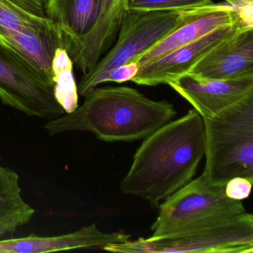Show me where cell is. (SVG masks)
Listing matches in <instances>:
<instances>
[{
  "label": "cell",
  "mask_w": 253,
  "mask_h": 253,
  "mask_svg": "<svg viewBox=\"0 0 253 253\" xmlns=\"http://www.w3.org/2000/svg\"><path fill=\"white\" fill-rule=\"evenodd\" d=\"M204 152V120L191 109L144 139L121 181V192L158 207L192 180Z\"/></svg>",
  "instance_id": "obj_1"
},
{
  "label": "cell",
  "mask_w": 253,
  "mask_h": 253,
  "mask_svg": "<svg viewBox=\"0 0 253 253\" xmlns=\"http://www.w3.org/2000/svg\"><path fill=\"white\" fill-rule=\"evenodd\" d=\"M84 97L75 110L48 121L45 130L51 135L88 131L105 142L134 141L146 138L177 114L167 100H151L131 87H97Z\"/></svg>",
  "instance_id": "obj_2"
},
{
  "label": "cell",
  "mask_w": 253,
  "mask_h": 253,
  "mask_svg": "<svg viewBox=\"0 0 253 253\" xmlns=\"http://www.w3.org/2000/svg\"><path fill=\"white\" fill-rule=\"evenodd\" d=\"M103 250L126 253H253V216L245 211L210 219L167 235L129 240Z\"/></svg>",
  "instance_id": "obj_3"
},
{
  "label": "cell",
  "mask_w": 253,
  "mask_h": 253,
  "mask_svg": "<svg viewBox=\"0 0 253 253\" xmlns=\"http://www.w3.org/2000/svg\"><path fill=\"white\" fill-rule=\"evenodd\" d=\"M203 120L206 177L223 184L235 177L253 181V94Z\"/></svg>",
  "instance_id": "obj_4"
},
{
  "label": "cell",
  "mask_w": 253,
  "mask_h": 253,
  "mask_svg": "<svg viewBox=\"0 0 253 253\" xmlns=\"http://www.w3.org/2000/svg\"><path fill=\"white\" fill-rule=\"evenodd\" d=\"M197 8L183 11H127L115 43L94 67L81 78L78 94L84 97L103 84L105 77L112 69L135 62L193 17Z\"/></svg>",
  "instance_id": "obj_5"
},
{
  "label": "cell",
  "mask_w": 253,
  "mask_h": 253,
  "mask_svg": "<svg viewBox=\"0 0 253 253\" xmlns=\"http://www.w3.org/2000/svg\"><path fill=\"white\" fill-rule=\"evenodd\" d=\"M225 185L210 181L205 174L176 191L159 205L152 224V237L180 230L198 222L245 212L242 201L230 199Z\"/></svg>",
  "instance_id": "obj_6"
},
{
  "label": "cell",
  "mask_w": 253,
  "mask_h": 253,
  "mask_svg": "<svg viewBox=\"0 0 253 253\" xmlns=\"http://www.w3.org/2000/svg\"><path fill=\"white\" fill-rule=\"evenodd\" d=\"M0 100L28 116L51 120L65 115L54 85L0 42Z\"/></svg>",
  "instance_id": "obj_7"
},
{
  "label": "cell",
  "mask_w": 253,
  "mask_h": 253,
  "mask_svg": "<svg viewBox=\"0 0 253 253\" xmlns=\"http://www.w3.org/2000/svg\"><path fill=\"white\" fill-rule=\"evenodd\" d=\"M246 26L247 25L244 22H238L220 28L195 42L146 63L139 67L138 72L131 81L137 85L146 86H156L161 84L168 85L171 81L189 73L191 69L209 51Z\"/></svg>",
  "instance_id": "obj_8"
},
{
  "label": "cell",
  "mask_w": 253,
  "mask_h": 253,
  "mask_svg": "<svg viewBox=\"0 0 253 253\" xmlns=\"http://www.w3.org/2000/svg\"><path fill=\"white\" fill-rule=\"evenodd\" d=\"M187 74L207 81L253 79V26H244L222 41Z\"/></svg>",
  "instance_id": "obj_9"
},
{
  "label": "cell",
  "mask_w": 253,
  "mask_h": 253,
  "mask_svg": "<svg viewBox=\"0 0 253 253\" xmlns=\"http://www.w3.org/2000/svg\"><path fill=\"white\" fill-rule=\"evenodd\" d=\"M168 85L203 118H213L253 94V79L207 81L186 74Z\"/></svg>",
  "instance_id": "obj_10"
},
{
  "label": "cell",
  "mask_w": 253,
  "mask_h": 253,
  "mask_svg": "<svg viewBox=\"0 0 253 253\" xmlns=\"http://www.w3.org/2000/svg\"><path fill=\"white\" fill-rule=\"evenodd\" d=\"M128 3V0H100L98 17L92 29L65 49L74 66L84 74L92 69L115 43Z\"/></svg>",
  "instance_id": "obj_11"
},
{
  "label": "cell",
  "mask_w": 253,
  "mask_h": 253,
  "mask_svg": "<svg viewBox=\"0 0 253 253\" xmlns=\"http://www.w3.org/2000/svg\"><path fill=\"white\" fill-rule=\"evenodd\" d=\"M238 22L244 23L236 7L227 2L213 3L197 8L193 17L173 31L152 49L140 56L135 62L140 67L180 47L195 42L217 29Z\"/></svg>",
  "instance_id": "obj_12"
},
{
  "label": "cell",
  "mask_w": 253,
  "mask_h": 253,
  "mask_svg": "<svg viewBox=\"0 0 253 253\" xmlns=\"http://www.w3.org/2000/svg\"><path fill=\"white\" fill-rule=\"evenodd\" d=\"M131 235L123 232H102L95 223L75 232L57 236L29 235L25 238L0 240V253H45L77 249H103L129 241Z\"/></svg>",
  "instance_id": "obj_13"
},
{
  "label": "cell",
  "mask_w": 253,
  "mask_h": 253,
  "mask_svg": "<svg viewBox=\"0 0 253 253\" xmlns=\"http://www.w3.org/2000/svg\"><path fill=\"white\" fill-rule=\"evenodd\" d=\"M2 44L29 63L45 81L54 85L52 61L57 48H63L58 29L29 30L2 41Z\"/></svg>",
  "instance_id": "obj_14"
},
{
  "label": "cell",
  "mask_w": 253,
  "mask_h": 253,
  "mask_svg": "<svg viewBox=\"0 0 253 253\" xmlns=\"http://www.w3.org/2000/svg\"><path fill=\"white\" fill-rule=\"evenodd\" d=\"M100 5V0H48L47 14L59 29L64 49L92 29Z\"/></svg>",
  "instance_id": "obj_15"
},
{
  "label": "cell",
  "mask_w": 253,
  "mask_h": 253,
  "mask_svg": "<svg viewBox=\"0 0 253 253\" xmlns=\"http://www.w3.org/2000/svg\"><path fill=\"white\" fill-rule=\"evenodd\" d=\"M48 0H0V42L29 30L57 29L47 14Z\"/></svg>",
  "instance_id": "obj_16"
},
{
  "label": "cell",
  "mask_w": 253,
  "mask_h": 253,
  "mask_svg": "<svg viewBox=\"0 0 253 253\" xmlns=\"http://www.w3.org/2000/svg\"><path fill=\"white\" fill-rule=\"evenodd\" d=\"M35 214V209L22 196L18 174L4 167L0 156V238L27 224Z\"/></svg>",
  "instance_id": "obj_17"
},
{
  "label": "cell",
  "mask_w": 253,
  "mask_h": 253,
  "mask_svg": "<svg viewBox=\"0 0 253 253\" xmlns=\"http://www.w3.org/2000/svg\"><path fill=\"white\" fill-rule=\"evenodd\" d=\"M74 63L67 51L57 48L52 61L54 93L57 101L69 113L78 106V85L74 76Z\"/></svg>",
  "instance_id": "obj_18"
},
{
  "label": "cell",
  "mask_w": 253,
  "mask_h": 253,
  "mask_svg": "<svg viewBox=\"0 0 253 253\" xmlns=\"http://www.w3.org/2000/svg\"><path fill=\"white\" fill-rule=\"evenodd\" d=\"M213 3V0H128V11H183Z\"/></svg>",
  "instance_id": "obj_19"
},
{
  "label": "cell",
  "mask_w": 253,
  "mask_h": 253,
  "mask_svg": "<svg viewBox=\"0 0 253 253\" xmlns=\"http://www.w3.org/2000/svg\"><path fill=\"white\" fill-rule=\"evenodd\" d=\"M253 183V180L246 177H233L225 185V193L230 199L242 201L250 196Z\"/></svg>",
  "instance_id": "obj_20"
},
{
  "label": "cell",
  "mask_w": 253,
  "mask_h": 253,
  "mask_svg": "<svg viewBox=\"0 0 253 253\" xmlns=\"http://www.w3.org/2000/svg\"><path fill=\"white\" fill-rule=\"evenodd\" d=\"M139 66L136 62H130L126 64L118 66L109 72L103 80V84L115 82L118 84L131 81L137 75Z\"/></svg>",
  "instance_id": "obj_21"
},
{
  "label": "cell",
  "mask_w": 253,
  "mask_h": 253,
  "mask_svg": "<svg viewBox=\"0 0 253 253\" xmlns=\"http://www.w3.org/2000/svg\"><path fill=\"white\" fill-rule=\"evenodd\" d=\"M224 1L227 2V3L230 4V5H234L237 2H241V1H244V0H224Z\"/></svg>",
  "instance_id": "obj_22"
}]
</instances>
